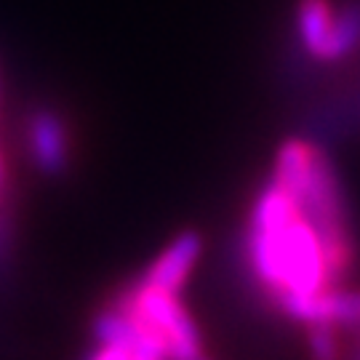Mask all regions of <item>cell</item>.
<instances>
[{"label": "cell", "mask_w": 360, "mask_h": 360, "mask_svg": "<svg viewBox=\"0 0 360 360\" xmlns=\"http://www.w3.org/2000/svg\"><path fill=\"white\" fill-rule=\"evenodd\" d=\"M25 144L32 166L46 176H62L75 166V129L56 107H38L30 112L25 123Z\"/></svg>", "instance_id": "cell-3"}, {"label": "cell", "mask_w": 360, "mask_h": 360, "mask_svg": "<svg viewBox=\"0 0 360 360\" xmlns=\"http://www.w3.org/2000/svg\"><path fill=\"white\" fill-rule=\"evenodd\" d=\"M358 262L355 211L331 155L296 134L272 153L248 195L238 264L248 294L270 312L307 326L326 299L349 288Z\"/></svg>", "instance_id": "cell-1"}, {"label": "cell", "mask_w": 360, "mask_h": 360, "mask_svg": "<svg viewBox=\"0 0 360 360\" xmlns=\"http://www.w3.org/2000/svg\"><path fill=\"white\" fill-rule=\"evenodd\" d=\"M278 65L312 99L360 72V0H291Z\"/></svg>", "instance_id": "cell-2"}, {"label": "cell", "mask_w": 360, "mask_h": 360, "mask_svg": "<svg viewBox=\"0 0 360 360\" xmlns=\"http://www.w3.org/2000/svg\"><path fill=\"white\" fill-rule=\"evenodd\" d=\"M304 134L318 142L360 136V72L309 99Z\"/></svg>", "instance_id": "cell-4"}]
</instances>
